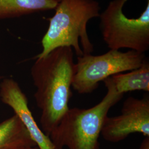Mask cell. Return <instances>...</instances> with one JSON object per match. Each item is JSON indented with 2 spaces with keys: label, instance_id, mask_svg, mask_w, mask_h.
Segmentation results:
<instances>
[{
  "label": "cell",
  "instance_id": "8992f818",
  "mask_svg": "<svg viewBox=\"0 0 149 149\" xmlns=\"http://www.w3.org/2000/svg\"><path fill=\"white\" fill-rule=\"evenodd\" d=\"M149 137V98L129 97L124 102L120 114L107 116L101 134L111 143L121 141L132 134Z\"/></svg>",
  "mask_w": 149,
  "mask_h": 149
},
{
  "label": "cell",
  "instance_id": "6da1fadb",
  "mask_svg": "<svg viewBox=\"0 0 149 149\" xmlns=\"http://www.w3.org/2000/svg\"><path fill=\"white\" fill-rule=\"evenodd\" d=\"M75 72L71 47L56 48L47 56L36 58L32 65L31 74L36 88L34 98L41 111V129L49 137L69 109Z\"/></svg>",
  "mask_w": 149,
  "mask_h": 149
},
{
  "label": "cell",
  "instance_id": "7c38bea8",
  "mask_svg": "<svg viewBox=\"0 0 149 149\" xmlns=\"http://www.w3.org/2000/svg\"><path fill=\"white\" fill-rule=\"evenodd\" d=\"M27 149H39L37 146H34V147H32V148H28Z\"/></svg>",
  "mask_w": 149,
  "mask_h": 149
},
{
  "label": "cell",
  "instance_id": "5b68a950",
  "mask_svg": "<svg viewBox=\"0 0 149 149\" xmlns=\"http://www.w3.org/2000/svg\"><path fill=\"white\" fill-rule=\"evenodd\" d=\"M145 58L144 53L132 50H110L101 55L77 56L72 87L80 94L91 93L100 82L113 75L138 69Z\"/></svg>",
  "mask_w": 149,
  "mask_h": 149
},
{
  "label": "cell",
  "instance_id": "8fae6325",
  "mask_svg": "<svg viewBox=\"0 0 149 149\" xmlns=\"http://www.w3.org/2000/svg\"><path fill=\"white\" fill-rule=\"evenodd\" d=\"M139 149H149V137L144 139Z\"/></svg>",
  "mask_w": 149,
  "mask_h": 149
},
{
  "label": "cell",
  "instance_id": "30bf717a",
  "mask_svg": "<svg viewBox=\"0 0 149 149\" xmlns=\"http://www.w3.org/2000/svg\"><path fill=\"white\" fill-rule=\"evenodd\" d=\"M59 0H0V19L54 10Z\"/></svg>",
  "mask_w": 149,
  "mask_h": 149
},
{
  "label": "cell",
  "instance_id": "7a4b0ae2",
  "mask_svg": "<svg viewBox=\"0 0 149 149\" xmlns=\"http://www.w3.org/2000/svg\"><path fill=\"white\" fill-rule=\"evenodd\" d=\"M55 13L49 19L48 30L42 40L41 58L60 47H71L77 56L91 54L93 45L87 32V24L100 17L101 7L97 0H59Z\"/></svg>",
  "mask_w": 149,
  "mask_h": 149
},
{
  "label": "cell",
  "instance_id": "9c48e42d",
  "mask_svg": "<svg viewBox=\"0 0 149 149\" xmlns=\"http://www.w3.org/2000/svg\"><path fill=\"white\" fill-rule=\"evenodd\" d=\"M119 94L134 91H149V62L146 58L138 69L118 74L106 79Z\"/></svg>",
  "mask_w": 149,
  "mask_h": 149
},
{
  "label": "cell",
  "instance_id": "277c9868",
  "mask_svg": "<svg viewBox=\"0 0 149 149\" xmlns=\"http://www.w3.org/2000/svg\"><path fill=\"white\" fill-rule=\"evenodd\" d=\"M128 0H112L100 14L103 40L110 50L128 48L144 53L149 49V0L136 18H129L123 12Z\"/></svg>",
  "mask_w": 149,
  "mask_h": 149
},
{
  "label": "cell",
  "instance_id": "52a82bcc",
  "mask_svg": "<svg viewBox=\"0 0 149 149\" xmlns=\"http://www.w3.org/2000/svg\"><path fill=\"white\" fill-rule=\"evenodd\" d=\"M0 100L12 109L38 149H56L50 138L38 126L28 106L27 96L16 81L4 77L0 81Z\"/></svg>",
  "mask_w": 149,
  "mask_h": 149
},
{
  "label": "cell",
  "instance_id": "ba28073f",
  "mask_svg": "<svg viewBox=\"0 0 149 149\" xmlns=\"http://www.w3.org/2000/svg\"><path fill=\"white\" fill-rule=\"evenodd\" d=\"M37 146L15 114L0 123V149H27Z\"/></svg>",
  "mask_w": 149,
  "mask_h": 149
},
{
  "label": "cell",
  "instance_id": "3957f363",
  "mask_svg": "<svg viewBox=\"0 0 149 149\" xmlns=\"http://www.w3.org/2000/svg\"><path fill=\"white\" fill-rule=\"evenodd\" d=\"M106 96L96 106L88 109L69 108L49 135L56 149H100L99 138L104 120L110 109L122 100L107 81Z\"/></svg>",
  "mask_w": 149,
  "mask_h": 149
},
{
  "label": "cell",
  "instance_id": "4fadbf2b",
  "mask_svg": "<svg viewBox=\"0 0 149 149\" xmlns=\"http://www.w3.org/2000/svg\"><path fill=\"white\" fill-rule=\"evenodd\" d=\"M3 78H4V77H3L2 76H1V75H0V81L2 80Z\"/></svg>",
  "mask_w": 149,
  "mask_h": 149
}]
</instances>
